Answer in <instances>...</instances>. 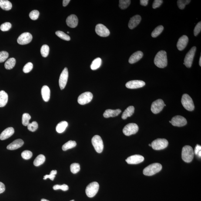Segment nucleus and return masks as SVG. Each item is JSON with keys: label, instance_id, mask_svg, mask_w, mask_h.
Here are the masks:
<instances>
[{"label": "nucleus", "instance_id": "39", "mask_svg": "<svg viewBox=\"0 0 201 201\" xmlns=\"http://www.w3.org/2000/svg\"><path fill=\"white\" fill-rule=\"evenodd\" d=\"M70 169L72 173L76 174L80 170V166L79 164L73 163L71 165Z\"/></svg>", "mask_w": 201, "mask_h": 201}, {"label": "nucleus", "instance_id": "50", "mask_svg": "<svg viewBox=\"0 0 201 201\" xmlns=\"http://www.w3.org/2000/svg\"><path fill=\"white\" fill-rule=\"evenodd\" d=\"M194 153L199 157H201V146L200 145H197L195 147Z\"/></svg>", "mask_w": 201, "mask_h": 201}, {"label": "nucleus", "instance_id": "28", "mask_svg": "<svg viewBox=\"0 0 201 201\" xmlns=\"http://www.w3.org/2000/svg\"><path fill=\"white\" fill-rule=\"evenodd\" d=\"M0 7L5 11H9L12 8V4L7 0H0Z\"/></svg>", "mask_w": 201, "mask_h": 201}, {"label": "nucleus", "instance_id": "9", "mask_svg": "<svg viewBox=\"0 0 201 201\" xmlns=\"http://www.w3.org/2000/svg\"><path fill=\"white\" fill-rule=\"evenodd\" d=\"M138 130L139 127L138 125L135 123H131L125 125L123 128L122 132L125 136H129L136 133Z\"/></svg>", "mask_w": 201, "mask_h": 201}, {"label": "nucleus", "instance_id": "2", "mask_svg": "<svg viewBox=\"0 0 201 201\" xmlns=\"http://www.w3.org/2000/svg\"><path fill=\"white\" fill-rule=\"evenodd\" d=\"M194 156V152L193 149L189 145H186L182 148V158L184 161L189 163L193 160Z\"/></svg>", "mask_w": 201, "mask_h": 201}, {"label": "nucleus", "instance_id": "18", "mask_svg": "<svg viewBox=\"0 0 201 201\" xmlns=\"http://www.w3.org/2000/svg\"><path fill=\"white\" fill-rule=\"evenodd\" d=\"M188 42L189 38L186 35H182L179 38L177 45L178 50L182 51L184 49L187 45Z\"/></svg>", "mask_w": 201, "mask_h": 201}, {"label": "nucleus", "instance_id": "47", "mask_svg": "<svg viewBox=\"0 0 201 201\" xmlns=\"http://www.w3.org/2000/svg\"><path fill=\"white\" fill-rule=\"evenodd\" d=\"M9 56V54L6 51L0 52V63L5 62Z\"/></svg>", "mask_w": 201, "mask_h": 201}, {"label": "nucleus", "instance_id": "24", "mask_svg": "<svg viewBox=\"0 0 201 201\" xmlns=\"http://www.w3.org/2000/svg\"><path fill=\"white\" fill-rule=\"evenodd\" d=\"M41 95L43 99L45 102H48L50 99V90L48 86L45 85L43 86L41 90Z\"/></svg>", "mask_w": 201, "mask_h": 201}, {"label": "nucleus", "instance_id": "21", "mask_svg": "<svg viewBox=\"0 0 201 201\" xmlns=\"http://www.w3.org/2000/svg\"><path fill=\"white\" fill-rule=\"evenodd\" d=\"M24 144V142L21 139L15 140L7 146V149L10 150H14L21 147Z\"/></svg>", "mask_w": 201, "mask_h": 201}, {"label": "nucleus", "instance_id": "54", "mask_svg": "<svg viewBox=\"0 0 201 201\" xmlns=\"http://www.w3.org/2000/svg\"><path fill=\"white\" fill-rule=\"evenodd\" d=\"M70 2V0H63V6H66L68 5L69 2Z\"/></svg>", "mask_w": 201, "mask_h": 201}, {"label": "nucleus", "instance_id": "57", "mask_svg": "<svg viewBox=\"0 0 201 201\" xmlns=\"http://www.w3.org/2000/svg\"><path fill=\"white\" fill-rule=\"evenodd\" d=\"M149 146H151V144H149Z\"/></svg>", "mask_w": 201, "mask_h": 201}, {"label": "nucleus", "instance_id": "59", "mask_svg": "<svg viewBox=\"0 0 201 201\" xmlns=\"http://www.w3.org/2000/svg\"><path fill=\"white\" fill-rule=\"evenodd\" d=\"M67 33H68V34L69 33V32H67Z\"/></svg>", "mask_w": 201, "mask_h": 201}, {"label": "nucleus", "instance_id": "4", "mask_svg": "<svg viewBox=\"0 0 201 201\" xmlns=\"http://www.w3.org/2000/svg\"><path fill=\"white\" fill-rule=\"evenodd\" d=\"M182 103L187 110L192 111L195 109V105L192 98L187 94H184L182 99Z\"/></svg>", "mask_w": 201, "mask_h": 201}, {"label": "nucleus", "instance_id": "49", "mask_svg": "<svg viewBox=\"0 0 201 201\" xmlns=\"http://www.w3.org/2000/svg\"><path fill=\"white\" fill-rule=\"evenodd\" d=\"M201 30V22H199L197 24L194 30V34L195 36H197L198 34L200 32Z\"/></svg>", "mask_w": 201, "mask_h": 201}, {"label": "nucleus", "instance_id": "7", "mask_svg": "<svg viewBox=\"0 0 201 201\" xmlns=\"http://www.w3.org/2000/svg\"><path fill=\"white\" fill-rule=\"evenodd\" d=\"M169 145V142L165 139H157L153 141L151 147L155 150H160L166 148Z\"/></svg>", "mask_w": 201, "mask_h": 201}, {"label": "nucleus", "instance_id": "6", "mask_svg": "<svg viewBox=\"0 0 201 201\" xmlns=\"http://www.w3.org/2000/svg\"><path fill=\"white\" fill-rule=\"evenodd\" d=\"M91 141L96 152L98 153H102L104 149V144L101 137L98 135H95L92 138Z\"/></svg>", "mask_w": 201, "mask_h": 201}, {"label": "nucleus", "instance_id": "55", "mask_svg": "<svg viewBox=\"0 0 201 201\" xmlns=\"http://www.w3.org/2000/svg\"><path fill=\"white\" fill-rule=\"evenodd\" d=\"M199 63V65L200 66H201V56L200 57V58Z\"/></svg>", "mask_w": 201, "mask_h": 201}, {"label": "nucleus", "instance_id": "1", "mask_svg": "<svg viewBox=\"0 0 201 201\" xmlns=\"http://www.w3.org/2000/svg\"><path fill=\"white\" fill-rule=\"evenodd\" d=\"M154 62L158 68H164L166 67L168 64L166 52L164 50L158 52L155 57Z\"/></svg>", "mask_w": 201, "mask_h": 201}, {"label": "nucleus", "instance_id": "38", "mask_svg": "<svg viewBox=\"0 0 201 201\" xmlns=\"http://www.w3.org/2000/svg\"><path fill=\"white\" fill-rule=\"evenodd\" d=\"M31 119L30 115L28 113H24L22 116V124L24 126H27Z\"/></svg>", "mask_w": 201, "mask_h": 201}, {"label": "nucleus", "instance_id": "58", "mask_svg": "<svg viewBox=\"0 0 201 201\" xmlns=\"http://www.w3.org/2000/svg\"><path fill=\"white\" fill-rule=\"evenodd\" d=\"M70 201H74V200H71Z\"/></svg>", "mask_w": 201, "mask_h": 201}, {"label": "nucleus", "instance_id": "33", "mask_svg": "<svg viewBox=\"0 0 201 201\" xmlns=\"http://www.w3.org/2000/svg\"><path fill=\"white\" fill-rule=\"evenodd\" d=\"M76 143L75 141L69 140L65 143L62 146V149L64 151H66L69 149H72L76 146Z\"/></svg>", "mask_w": 201, "mask_h": 201}, {"label": "nucleus", "instance_id": "23", "mask_svg": "<svg viewBox=\"0 0 201 201\" xmlns=\"http://www.w3.org/2000/svg\"><path fill=\"white\" fill-rule=\"evenodd\" d=\"M143 55V52L141 51H138L135 52V53L132 54L129 60V63L133 64L138 62L142 58Z\"/></svg>", "mask_w": 201, "mask_h": 201}, {"label": "nucleus", "instance_id": "26", "mask_svg": "<svg viewBox=\"0 0 201 201\" xmlns=\"http://www.w3.org/2000/svg\"><path fill=\"white\" fill-rule=\"evenodd\" d=\"M8 102V94L5 91H0V107H5Z\"/></svg>", "mask_w": 201, "mask_h": 201}, {"label": "nucleus", "instance_id": "13", "mask_svg": "<svg viewBox=\"0 0 201 201\" xmlns=\"http://www.w3.org/2000/svg\"><path fill=\"white\" fill-rule=\"evenodd\" d=\"M68 69L67 68H65L63 69L59 79V85L61 90H62L65 88L66 86L67 82H68Z\"/></svg>", "mask_w": 201, "mask_h": 201}, {"label": "nucleus", "instance_id": "15", "mask_svg": "<svg viewBox=\"0 0 201 201\" xmlns=\"http://www.w3.org/2000/svg\"><path fill=\"white\" fill-rule=\"evenodd\" d=\"M171 123L174 126L182 127L187 124V121L184 117L181 115H176L172 118Z\"/></svg>", "mask_w": 201, "mask_h": 201}, {"label": "nucleus", "instance_id": "44", "mask_svg": "<svg viewBox=\"0 0 201 201\" xmlns=\"http://www.w3.org/2000/svg\"><path fill=\"white\" fill-rule=\"evenodd\" d=\"M40 15L39 11L37 10H33L30 13L29 17L30 18L33 20H35L38 19Z\"/></svg>", "mask_w": 201, "mask_h": 201}, {"label": "nucleus", "instance_id": "48", "mask_svg": "<svg viewBox=\"0 0 201 201\" xmlns=\"http://www.w3.org/2000/svg\"><path fill=\"white\" fill-rule=\"evenodd\" d=\"M57 171L56 170H52L51 171L49 175H46L44 176L43 179H50L51 180L53 181L55 177V175L56 174Z\"/></svg>", "mask_w": 201, "mask_h": 201}, {"label": "nucleus", "instance_id": "16", "mask_svg": "<svg viewBox=\"0 0 201 201\" xmlns=\"http://www.w3.org/2000/svg\"><path fill=\"white\" fill-rule=\"evenodd\" d=\"M145 83L140 80L130 81L125 84V86L129 89H134L140 88L145 86Z\"/></svg>", "mask_w": 201, "mask_h": 201}, {"label": "nucleus", "instance_id": "35", "mask_svg": "<svg viewBox=\"0 0 201 201\" xmlns=\"http://www.w3.org/2000/svg\"><path fill=\"white\" fill-rule=\"evenodd\" d=\"M55 35L59 38L65 41H69L70 40V37L68 35H66L65 33L62 31H57L55 33Z\"/></svg>", "mask_w": 201, "mask_h": 201}, {"label": "nucleus", "instance_id": "51", "mask_svg": "<svg viewBox=\"0 0 201 201\" xmlns=\"http://www.w3.org/2000/svg\"><path fill=\"white\" fill-rule=\"evenodd\" d=\"M163 2V1L162 0H155L154 1L152 7H153V9H156V8L160 6Z\"/></svg>", "mask_w": 201, "mask_h": 201}, {"label": "nucleus", "instance_id": "36", "mask_svg": "<svg viewBox=\"0 0 201 201\" xmlns=\"http://www.w3.org/2000/svg\"><path fill=\"white\" fill-rule=\"evenodd\" d=\"M49 47L48 45H45L41 47L40 52L41 55L44 58L48 56L49 53Z\"/></svg>", "mask_w": 201, "mask_h": 201}, {"label": "nucleus", "instance_id": "25", "mask_svg": "<svg viewBox=\"0 0 201 201\" xmlns=\"http://www.w3.org/2000/svg\"><path fill=\"white\" fill-rule=\"evenodd\" d=\"M121 112L122 111L119 109L115 110L108 109L105 110L104 112L103 116L106 118L110 117H115L118 116Z\"/></svg>", "mask_w": 201, "mask_h": 201}, {"label": "nucleus", "instance_id": "30", "mask_svg": "<svg viewBox=\"0 0 201 201\" xmlns=\"http://www.w3.org/2000/svg\"><path fill=\"white\" fill-rule=\"evenodd\" d=\"M102 63V60L100 58H95L92 62L91 65V69L92 70H96L101 66Z\"/></svg>", "mask_w": 201, "mask_h": 201}, {"label": "nucleus", "instance_id": "27", "mask_svg": "<svg viewBox=\"0 0 201 201\" xmlns=\"http://www.w3.org/2000/svg\"><path fill=\"white\" fill-rule=\"evenodd\" d=\"M135 112V108L133 106H130L127 108L122 114V119L125 120L127 119L133 115Z\"/></svg>", "mask_w": 201, "mask_h": 201}, {"label": "nucleus", "instance_id": "29", "mask_svg": "<svg viewBox=\"0 0 201 201\" xmlns=\"http://www.w3.org/2000/svg\"><path fill=\"white\" fill-rule=\"evenodd\" d=\"M68 126V122L66 121H62L58 124L56 127V130L58 133H62L65 131Z\"/></svg>", "mask_w": 201, "mask_h": 201}, {"label": "nucleus", "instance_id": "34", "mask_svg": "<svg viewBox=\"0 0 201 201\" xmlns=\"http://www.w3.org/2000/svg\"><path fill=\"white\" fill-rule=\"evenodd\" d=\"M164 29V27L162 25H159L152 32L151 36L152 37L155 38L159 36L161 33Z\"/></svg>", "mask_w": 201, "mask_h": 201}, {"label": "nucleus", "instance_id": "46", "mask_svg": "<svg viewBox=\"0 0 201 201\" xmlns=\"http://www.w3.org/2000/svg\"><path fill=\"white\" fill-rule=\"evenodd\" d=\"M53 189L55 190L61 189L63 191H66L69 189V187L65 184H63L62 185H55L53 187Z\"/></svg>", "mask_w": 201, "mask_h": 201}, {"label": "nucleus", "instance_id": "53", "mask_svg": "<svg viewBox=\"0 0 201 201\" xmlns=\"http://www.w3.org/2000/svg\"><path fill=\"white\" fill-rule=\"evenodd\" d=\"M148 0H140V4L141 5L143 6H146L148 5Z\"/></svg>", "mask_w": 201, "mask_h": 201}, {"label": "nucleus", "instance_id": "12", "mask_svg": "<svg viewBox=\"0 0 201 201\" xmlns=\"http://www.w3.org/2000/svg\"><path fill=\"white\" fill-rule=\"evenodd\" d=\"M32 36L29 32H24L20 35L17 39L18 43L21 45H27L32 41Z\"/></svg>", "mask_w": 201, "mask_h": 201}, {"label": "nucleus", "instance_id": "43", "mask_svg": "<svg viewBox=\"0 0 201 201\" xmlns=\"http://www.w3.org/2000/svg\"><path fill=\"white\" fill-rule=\"evenodd\" d=\"M12 27L11 24L10 22H6L4 23L1 25L0 29L2 31H9Z\"/></svg>", "mask_w": 201, "mask_h": 201}, {"label": "nucleus", "instance_id": "22", "mask_svg": "<svg viewBox=\"0 0 201 201\" xmlns=\"http://www.w3.org/2000/svg\"><path fill=\"white\" fill-rule=\"evenodd\" d=\"M14 133V129L13 128L9 127L6 128L3 131L0 135V140H5L10 137Z\"/></svg>", "mask_w": 201, "mask_h": 201}, {"label": "nucleus", "instance_id": "41", "mask_svg": "<svg viewBox=\"0 0 201 201\" xmlns=\"http://www.w3.org/2000/svg\"><path fill=\"white\" fill-rule=\"evenodd\" d=\"M191 2L190 0H179L177 1L178 6L179 9H183L187 5L189 4Z\"/></svg>", "mask_w": 201, "mask_h": 201}, {"label": "nucleus", "instance_id": "32", "mask_svg": "<svg viewBox=\"0 0 201 201\" xmlns=\"http://www.w3.org/2000/svg\"><path fill=\"white\" fill-rule=\"evenodd\" d=\"M45 158L44 155L41 154L38 155L35 158L33 162L34 165L35 166H38L43 164L45 162Z\"/></svg>", "mask_w": 201, "mask_h": 201}, {"label": "nucleus", "instance_id": "37", "mask_svg": "<svg viewBox=\"0 0 201 201\" xmlns=\"http://www.w3.org/2000/svg\"><path fill=\"white\" fill-rule=\"evenodd\" d=\"M119 6L120 9H125L127 8L131 3L130 0H120L119 1Z\"/></svg>", "mask_w": 201, "mask_h": 201}, {"label": "nucleus", "instance_id": "52", "mask_svg": "<svg viewBox=\"0 0 201 201\" xmlns=\"http://www.w3.org/2000/svg\"><path fill=\"white\" fill-rule=\"evenodd\" d=\"M5 190V184L2 182H0V194L3 193Z\"/></svg>", "mask_w": 201, "mask_h": 201}, {"label": "nucleus", "instance_id": "14", "mask_svg": "<svg viewBox=\"0 0 201 201\" xmlns=\"http://www.w3.org/2000/svg\"><path fill=\"white\" fill-rule=\"evenodd\" d=\"M95 30L96 33L101 37H108L110 34L109 30L102 24H97L95 27Z\"/></svg>", "mask_w": 201, "mask_h": 201}, {"label": "nucleus", "instance_id": "40", "mask_svg": "<svg viewBox=\"0 0 201 201\" xmlns=\"http://www.w3.org/2000/svg\"><path fill=\"white\" fill-rule=\"evenodd\" d=\"M28 129L31 132H35L37 129L38 124L37 122L35 121L31 123H29L27 125Z\"/></svg>", "mask_w": 201, "mask_h": 201}, {"label": "nucleus", "instance_id": "19", "mask_svg": "<svg viewBox=\"0 0 201 201\" xmlns=\"http://www.w3.org/2000/svg\"><path fill=\"white\" fill-rule=\"evenodd\" d=\"M67 25L70 27L74 28L76 27L78 25V19L76 15H71L68 17L66 20Z\"/></svg>", "mask_w": 201, "mask_h": 201}, {"label": "nucleus", "instance_id": "20", "mask_svg": "<svg viewBox=\"0 0 201 201\" xmlns=\"http://www.w3.org/2000/svg\"><path fill=\"white\" fill-rule=\"evenodd\" d=\"M141 17L139 15H136L133 17L130 20L128 27L130 29L132 30L136 27L140 23Z\"/></svg>", "mask_w": 201, "mask_h": 201}, {"label": "nucleus", "instance_id": "17", "mask_svg": "<svg viewBox=\"0 0 201 201\" xmlns=\"http://www.w3.org/2000/svg\"><path fill=\"white\" fill-rule=\"evenodd\" d=\"M144 160V158L142 155H135L129 157L125 161L129 164H137L143 162Z\"/></svg>", "mask_w": 201, "mask_h": 201}, {"label": "nucleus", "instance_id": "10", "mask_svg": "<svg viewBox=\"0 0 201 201\" xmlns=\"http://www.w3.org/2000/svg\"><path fill=\"white\" fill-rule=\"evenodd\" d=\"M93 95L89 92H85L78 97V102L81 105H85L90 102L93 98Z\"/></svg>", "mask_w": 201, "mask_h": 201}, {"label": "nucleus", "instance_id": "5", "mask_svg": "<svg viewBox=\"0 0 201 201\" xmlns=\"http://www.w3.org/2000/svg\"><path fill=\"white\" fill-rule=\"evenodd\" d=\"M99 189V184L97 182H93L89 184L87 186L85 189V192L88 197H93L97 193Z\"/></svg>", "mask_w": 201, "mask_h": 201}, {"label": "nucleus", "instance_id": "3", "mask_svg": "<svg viewBox=\"0 0 201 201\" xmlns=\"http://www.w3.org/2000/svg\"><path fill=\"white\" fill-rule=\"evenodd\" d=\"M162 169V166L160 164H152L144 169L143 173L146 176H152L160 171Z\"/></svg>", "mask_w": 201, "mask_h": 201}, {"label": "nucleus", "instance_id": "42", "mask_svg": "<svg viewBox=\"0 0 201 201\" xmlns=\"http://www.w3.org/2000/svg\"><path fill=\"white\" fill-rule=\"evenodd\" d=\"M32 156V152L29 151H24L21 153V156L23 159L28 160L30 159Z\"/></svg>", "mask_w": 201, "mask_h": 201}, {"label": "nucleus", "instance_id": "11", "mask_svg": "<svg viewBox=\"0 0 201 201\" xmlns=\"http://www.w3.org/2000/svg\"><path fill=\"white\" fill-rule=\"evenodd\" d=\"M164 103L161 99H158L152 103L151 110L153 113L156 114L159 113L163 109Z\"/></svg>", "mask_w": 201, "mask_h": 201}, {"label": "nucleus", "instance_id": "45", "mask_svg": "<svg viewBox=\"0 0 201 201\" xmlns=\"http://www.w3.org/2000/svg\"><path fill=\"white\" fill-rule=\"evenodd\" d=\"M33 67V64L31 62H28L26 65L24 66L23 71L25 73H28L32 70Z\"/></svg>", "mask_w": 201, "mask_h": 201}, {"label": "nucleus", "instance_id": "60", "mask_svg": "<svg viewBox=\"0 0 201 201\" xmlns=\"http://www.w3.org/2000/svg\"><path fill=\"white\" fill-rule=\"evenodd\" d=\"M169 122H170V123H171V121H169Z\"/></svg>", "mask_w": 201, "mask_h": 201}, {"label": "nucleus", "instance_id": "8", "mask_svg": "<svg viewBox=\"0 0 201 201\" xmlns=\"http://www.w3.org/2000/svg\"><path fill=\"white\" fill-rule=\"evenodd\" d=\"M196 50V47L194 46L186 54L184 60V64L188 68H190L192 66Z\"/></svg>", "mask_w": 201, "mask_h": 201}, {"label": "nucleus", "instance_id": "56", "mask_svg": "<svg viewBox=\"0 0 201 201\" xmlns=\"http://www.w3.org/2000/svg\"><path fill=\"white\" fill-rule=\"evenodd\" d=\"M41 201H50L48 200H47V199H43L41 200Z\"/></svg>", "mask_w": 201, "mask_h": 201}, {"label": "nucleus", "instance_id": "31", "mask_svg": "<svg viewBox=\"0 0 201 201\" xmlns=\"http://www.w3.org/2000/svg\"><path fill=\"white\" fill-rule=\"evenodd\" d=\"M16 59L14 58H11L8 59L5 63V67L6 69L10 70L13 69L15 65Z\"/></svg>", "mask_w": 201, "mask_h": 201}]
</instances>
